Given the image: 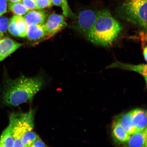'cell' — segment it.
<instances>
[{
	"instance_id": "obj_3",
	"label": "cell",
	"mask_w": 147,
	"mask_h": 147,
	"mask_svg": "<svg viewBox=\"0 0 147 147\" xmlns=\"http://www.w3.org/2000/svg\"><path fill=\"white\" fill-rule=\"evenodd\" d=\"M121 19L147 31V0H125L117 7Z\"/></svg>"
},
{
	"instance_id": "obj_7",
	"label": "cell",
	"mask_w": 147,
	"mask_h": 147,
	"mask_svg": "<svg viewBox=\"0 0 147 147\" xmlns=\"http://www.w3.org/2000/svg\"><path fill=\"white\" fill-rule=\"evenodd\" d=\"M44 25L49 36H52L67 26V24L63 16L52 14L48 18Z\"/></svg>"
},
{
	"instance_id": "obj_15",
	"label": "cell",
	"mask_w": 147,
	"mask_h": 147,
	"mask_svg": "<svg viewBox=\"0 0 147 147\" xmlns=\"http://www.w3.org/2000/svg\"><path fill=\"white\" fill-rule=\"evenodd\" d=\"M129 135H131L137 132L133 125L131 119V111L120 115L115 120Z\"/></svg>"
},
{
	"instance_id": "obj_4",
	"label": "cell",
	"mask_w": 147,
	"mask_h": 147,
	"mask_svg": "<svg viewBox=\"0 0 147 147\" xmlns=\"http://www.w3.org/2000/svg\"><path fill=\"white\" fill-rule=\"evenodd\" d=\"M35 112L33 110L25 113L11 114L8 126L14 139L13 147H22L21 139L27 132L32 130L34 126Z\"/></svg>"
},
{
	"instance_id": "obj_8",
	"label": "cell",
	"mask_w": 147,
	"mask_h": 147,
	"mask_svg": "<svg viewBox=\"0 0 147 147\" xmlns=\"http://www.w3.org/2000/svg\"><path fill=\"white\" fill-rule=\"evenodd\" d=\"M22 45L9 38L0 39V61L4 60Z\"/></svg>"
},
{
	"instance_id": "obj_16",
	"label": "cell",
	"mask_w": 147,
	"mask_h": 147,
	"mask_svg": "<svg viewBox=\"0 0 147 147\" xmlns=\"http://www.w3.org/2000/svg\"><path fill=\"white\" fill-rule=\"evenodd\" d=\"M14 139L11 130L7 126L0 137V147H13Z\"/></svg>"
},
{
	"instance_id": "obj_22",
	"label": "cell",
	"mask_w": 147,
	"mask_h": 147,
	"mask_svg": "<svg viewBox=\"0 0 147 147\" xmlns=\"http://www.w3.org/2000/svg\"><path fill=\"white\" fill-rule=\"evenodd\" d=\"M22 3L29 10L36 9V0H22Z\"/></svg>"
},
{
	"instance_id": "obj_14",
	"label": "cell",
	"mask_w": 147,
	"mask_h": 147,
	"mask_svg": "<svg viewBox=\"0 0 147 147\" xmlns=\"http://www.w3.org/2000/svg\"><path fill=\"white\" fill-rule=\"evenodd\" d=\"M112 136L115 142L119 144H124L129 139V134L115 120L114 121L112 125Z\"/></svg>"
},
{
	"instance_id": "obj_2",
	"label": "cell",
	"mask_w": 147,
	"mask_h": 147,
	"mask_svg": "<svg viewBox=\"0 0 147 147\" xmlns=\"http://www.w3.org/2000/svg\"><path fill=\"white\" fill-rule=\"evenodd\" d=\"M123 30L119 22L115 19L109 11L99 10L94 25L85 36L95 45L108 47L115 41Z\"/></svg>"
},
{
	"instance_id": "obj_23",
	"label": "cell",
	"mask_w": 147,
	"mask_h": 147,
	"mask_svg": "<svg viewBox=\"0 0 147 147\" xmlns=\"http://www.w3.org/2000/svg\"><path fill=\"white\" fill-rule=\"evenodd\" d=\"M7 0H0V16L6 13L7 11Z\"/></svg>"
},
{
	"instance_id": "obj_25",
	"label": "cell",
	"mask_w": 147,
	"mask_h": 147,
	"mask_svg": "<svg viewBox=\"0 0 147 147\" xmlns=\"http://www.w3.org/2000/svg\"><path fill=\"white\" fill-rule=\"evenodd\" d=\"M143 54L144 60L147 62V47L144 48L143 49Z\"/></svg>"
},
{
	"instance_id": "obj_13",
	"label": "cell",
	"mask_w": 147,
	"mask_h": 147,
	"mask_svg": "<svg viewBox=\"0 0 147 147\" xmlns=\"http://www.w3.org/2000/svg\"><path fill=\"white\" fill-rule=\"evenodd\" d=\"M32 10L28 12L24 16L27 26L33 24H43L47 16V12L43 10Z\"/></svg>"
},
{
	"instance_id": "obj_20",
	"label": "cell",
	"mask_w": 147,
	"mask_h": 147,
	"mask_svg": "<svg viewBox=\"0 0 147 147\" xmlns=\"http://www.w3.org/2000/svg\"><path fill=\"white\" fill-rule=\"evenodd\" d=\"M36 9L39 10L50 8L53 5L51 0H36Z\"/></svg>"
},
{
	"instance_id": "obj_24",
	"label": "cell",
	"mask_w": 147,
	"mask_h": 147,
	"mask_svg": "<svg viewBox=\"0 0 147 147\" xmlns=\"http://www.w3.org/2000/svg\"><path fill=\"white\" fill-rule=\"evenodd\" d=\"M47 146L45 143L40 139L39 137L31 145L30 147H38Z\"/></svg>"
},
{
	"instance_id": "obj_12",
	"label": "cell",
	"mask_w": 147,
	"mask_h": 147,
	"mask_svg": "<svg viewBox=\"0 0 147 147\" xmlns=\"http://www.w3.org/2000/svg\"><path fill=\"white\" fill-rule=\"evenodd\" d=\"M147 128L130 135L129 139L125 143L126 146L147 147Z\"/></svg>"
},
{
	"instance_id": "obj_27",
	"label": "cell",
	"mask_w": 147,
	"mask_h": 147,
	"mask_svg": "<svg viewBox=\"0 0 147 147\" xmlns=\"http://www.w3.org/2000/svg\"><path fill=\"white\" fill-rule=\"evenodd\" d=\"M3 34H1V33L0 32V39H1V38L3 37Z\"/></svg>"
},
{
	"instance_id": "obj_17",
	"label": "cell",
	"mask_w": 147,
	"mask_h": 147,
	"mask_svg": "<svg viewBox=\"0 0 147 147\" xmlns=\"http://www.w3.org/2000/svg\"><path fill=\"white\" fill-rule=\"evenodd\" d=\"M9 8L11 11L16 15L20 16L25 14L29 11V9L21 2L9 3Z\"/></svg>"
},
{
	"instance_id": "obj_26",
	"label": "cell",
	"mask_w": 147,
	"mask_h": 147,
	"mask_svg": "<svg viewBox=\"0 0 147 147\" xmlns=\"http://www.w3.org/2000/svg\"><path fill=\"white\" fill-rule=\"evenodd\" d=\"M9 1H10V2L16 3L20 2H21L22 0H9Z\"/></svg>"
},
{
	"instance_id": "obj_21",
	"label": "cell",
	"mask_w": 147,
	"mask_h": 147,
	"mask_svg": "<svg viewBox=\"0 0 147 147\" xmlns=\"http://www.w3.org/2000/svg\"><path fill=\"white\" fill-rule=\"evenodd\" d=\"M9 21L5 16H0V32L4 34L8 29Z\"/></svg>"
},
{
	"instance_id": "obj_5",
	"label": "cell",
	"mask_w": 147,
	"mask_h": 147,
	"mask_svg": "<svg viewBox=\"0 0 147 147\" xmlns=\"http://www.w3.org/2000/svg\"><path fill=\"white\" fill-rule=\"evenodd\" d=\"M99 10L85 9L77 16L74 28L86 36L91 30L98 17Z\"/></svg>"
},
{
	"instance_id": "obj_18",
	"label": "cell",
	"mask_w": 147,
	"mask_h": 147,
	"mask_svg": "<svg viewBox=\"0 0 147 147\" xmlns=\"http://www.w3.org/2000/svg\"><path fill=\"white\" fill-rule=\"evenodd\" d=\"M39 137L32 130L25 133L21 139L22 147H30L32 143Z\"/></svg>"
},
{
	"instance_id": "obj_9",
	"label": "cell",
	"mask_w": 147,
	"mask_h": 147,
	"mask_svg": "<svg viewBox=\"0 0 147 147\" xmlns=\"http://www.w3.org/2000/svg\"><path fill=\"white\" fill-rule=\"evenodd\" d=\"M50 36L43 24H33L28 26L26 36L32 41H38Z\"/></svg>"
},
{
	"instance_id": "obj_11",
	"label": "cell",
	"mask_w": 147,
	"mask_h": 147,
	"mask_svg": "<svg viewBox=\"0 0 147 147\" xmlns=\"http://www.w3.org/2000/svg\"><path fill=\"white\" fill-rule=\"evenodd\" d=\"M107 68H117L127 70L135 71L141 74L144 77L146 82L147 79V65L146 64H139L138 65H133L122 63V62L116 61L108 66Z\"/></svg>"
},
{
	"instance_id": "obj_1",
	"label": "cell",
	"mask_w": 147,
	"mask_h": 147,
	"mask_svg": "<svg viewBox=\"0 0 147 147\" xmlns=\"http://www.w3.org/2000/svg\"><path fill=\"white\" fill-rule=\"evenodd\" d=\"M45 83L44 79L40 76H22L14 80L7 79L2 90L1 102L5 105L13 107L30 102Z\"/></svg>"
},
{
	"instance_id": "obj_19",
	"label": "cell",
	"mask_w": 147,
	"mask_h": 147,
	"mask_svg": "<svg viewBox=\"0 0 147 147\" xmlns=\"http://www.w3.org/2000/svg\"><path fill=\"white\" fill-rule=\"evenodd\" d=\"M53 4L62 7L64 15L66 17L74 18V14L69 8L67 0H51Z\"/></svg>"
},
{
	"instance_id": "obj_10",
	"label": "cell",
	"mask_w": 147,
	"mask_h": 147,
	"mask_svg": "<svg viewBox=\"0 0 147 147\" xmlns=\"http://www.w3.org/2000/svg\"><path fill=\"white\" fill-rule=\"evenodd\" d=\"M131 119L137 132L147 128V113L144 110L137 109L131 110Z\"/></svg>"
},
{
	"instance_id": "obj_6",
	"label": "cell",
	"mask_w": 147,
	"mask_h": 147,
	"mask_svg": "<svg viewBox=\"0 0 147 147\" xmlns=\"http://www.w3.org/2000/svg\"><path fill=\"white\" fill-rule=\"evenodd\" d=\"M27 26L24 17L15 15L9 22L8 29L12 36L25 38L26 36Z\"/></svg>"
}]
</instances>
